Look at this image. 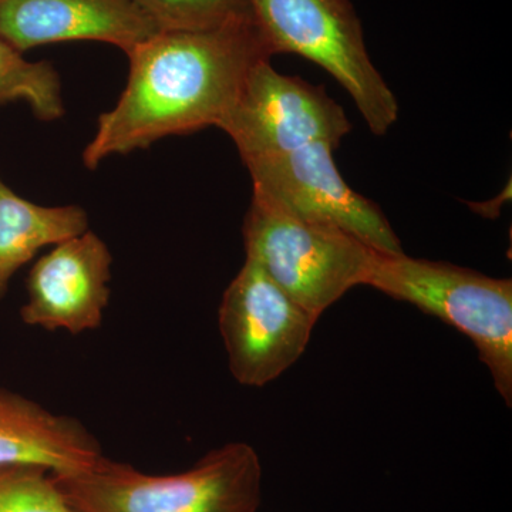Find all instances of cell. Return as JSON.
I'll return each instance as SVG.
<instances>
[{
    "label": "cell",
    "mask_w": 512,
    "mask_h": 512,
    "mask_svg": "<svg viewBox=\"0 0 512 512\" xmlns=\"http://www.w3.org/2000/svg\"><path fill=\"white\" fill-rule=\"evenodd\" d=\"M255 22L192 32H158L127 53V84L101 114L83 164L147 148L161 138L218 127L249 70L272 59Z\"/></svg>",
    "instance_id": "6da1fadb"
},
{
    "label": "cell",
    "mask_w": 512,
    "mask_h": 512,
    "mask_svg": "<svg viewBox=\"0 0 512 512\" xmlns=\"http://www.w3.org/2000/svg\"><path fill=\"white\" fill-rule=\"evenodd\" d=\"M52 474L79 512H258L261 504V460L247 443L225 444L164 476L106 456L79 473Z\"/></svg>",
    "instance_id": "7a4b0ae2"
},
{
    "label": "cell",
    "mask_w": 512,
    "mask_h": 512,
    "mask_svg": "<svg viewBox=\"0 0 512 512\" xmlns=\"http://www.w3.org/2000/svg\"><path fill=\"white\" fill-rule=\"evenodd\" d=\"M366 286L412 303L464 333L490 370L495 390L512 404V281L448 262L379 252Z\"/></svg>",
    "instance_id": "3957f363"
},
{
    "label": "cell",
    "mask_w": 512,
    "mask_h": 512,
    "mask_svg": "<svg viewBox=\"0 0 512 512\" xmlns=\"http://www.w3.org/2000/svg\"><path fill=\"white\" fill-rule=\"evenodd\" d=\"M242 234L245 256L319 318L350 289L366 285L379 255L348 232L302 220L255 191Z\"/></svg>",
    "instance_id": "277c9868"
},
{
    "label": "cell",
    "mask_w": 512,
    "mask_h": 512,
    "mask_svg": "<svg viewBox=\"0 0 512 512\" xmlns=\"http://www.w3.org/2000/svg\"><path fill=\"white\" fill-rule=\"evenodd\" d=\"M272 55L318 64L352 97L367 127L384 136L399 119V103L366 49L350 0H248Z\"/></svg>",
    "instance_id": "5b68a950"
},
{
    "label": "cell",
    "mask_w": 512,
    "mask_h": 512,
    "mask_svg": "<svg viewBox=\"0 0 512 512\" xmlns=\"http://www.w3.org/2000/svg\"><path fill=\"white\" fill-rule=\"evenodd\" d=\"M318 320L245 256L218 309L232 377L245 387L274 382L301 359Z\"/></svg>",
    "instance_id": "8992f818"
},
{
    "label": "cell",
    "mask_w": 512,
    "mask_h": 512,
    "mask_svg": "<svg viewBox=\"0 0 512 512\" xmlns=\"http://www.w3.org/2000/svg\"><path fill=\"white\" fill-rule=\"evenodd\" d=\"M218 128L247 165L313 143L338 148L352 124L323 87L276 72L264 59L249 70Z\"/></svg>",
    "instance_id": "52a82bcc"
},
{
    "label": "cell",
    "mask_w": 512,
    "mask_h": 512,
    "mask_svg": "<svg viewBox=\"0 0 512 512\" xmlns=\"http://www.w3.org/2000/svg\"><path fill=\"white\" fill-rule=\"evenodd\" d=\"M335 146L313 143L247 164L254 191L302 220L348 232L377 252L403 254L379 205L352 190L333 158Z\"/></svg>",
    "instance_id": "ba28073f"
},
{
    "label": "cell",
    "mask_w": 512,
    "mask_h": 512,
    "mask_svg": "<svg viewBox=\"0 0 512 512\" xmlns=\"http://www.w3.org/2000/svg\"><path fill=\"white\" fill-rule=\"evenodd\" d=\"M111 264L109 247L90 229L53 245L30 269L22 322L70 335L99 329L111 298Z\"/></svg>",
    "instance_id": "9c48e42d"
},
{
    "label": "cell",
    "mask_w": 512,
    "mask_h": 512,
    "mask_svg": "<svg viewBox=\"0 0 512 512\" xmlns=\"http://www.w3.org/2000/svg\"><path fill=\"white\" fill-rule=\"evenodd\" d=\"M161 32L131 0H0V37L18 52L94 40L124 53Z\"/></svg>",
    "instance_id": "30bf717a"
},
{
    "label": "cell",
    "mask_w": 512,
    "mask_h": 512,
    "mask_svg": "<svg viewBox=\"0 0 512 512\" xmlns=\"http://www.w3.org/2000/svg\"><path fill=\"white\" fill-rule=\"evenodd\" d=\"M104 457L82 421L0 387V464H39L52 473H79Z\"/></svg>",
    "instance_id": "8fae6325"
},
{
    "label": "cell",
    "mask_w": 512,
    "mask_h": 512,
    "mask_svg": "<svg viewBox=\"0 0 512 512\" xmlns=\"http://www.w3.org/2000/svg\"><path fill=\"white\" fill-rule=\"evenodd\" d=\"M89 229L87 212L79 205L45 207L10 190L0 177V301L22 266L42 249L77 237Z\"/></svg>",
    "instance_id": "7c38bea8"
},
{
    "label": "cell",
    "mask_w": 512,
    "mask_h": 512,
    "mask_svg": "<svg viewBox=\"0 0 512 512\" xmlns=\"http://www.w3.org/2000/svg\"><path fill=\"white\" fill-rule=\"evenodd\" d=\"M26 101L37 119L59 120L64 114L62 83L49 62H28L0 37V104Z\"/></svg>",
    "instance_id": "4fadbf2b"
},
{
    "label": "cell",
    "mask_w": 512,
    "mask_h": 512,
    "mask_svg": "<svg viewBox=\"0 0 512 512\" xmlns=\"http://www.w3.org/2000/svg\"><path fill=\"white\" fill-rule=\"evenodd\" d=\"M161 32H192L255 22L248 0H131Z\"/></svg>",
    "instance_id": "5bb4252c"
},
{
    "label": "cell",
    "mask_w": 512,
    "mask_h": 512,
    "mask_svg": "<svg viewBox=\"0 0 512 512\" xmlns=\"http://www.w3.org/2000/svg\"><path fill=\"white\" fill-rule=\"evenodd\" d=\"M0 512H79L66 500L49 468L0 464Z\"/></svg>",
    "instance_id": "9a60e30c"
}]
</instances>
